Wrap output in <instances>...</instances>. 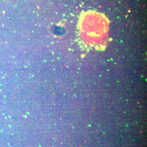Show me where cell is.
<instances>
[{"instance_id": "6da1fadb", "label": "cell", "mask_w": 147, "mask_h": 147, "mask_svg": "<svg viewBox=\"0 0 147 147\" xmlns=\"http://www.w3.org/2000/svg\"><path fill=\"white\" fill-rule=\"evenodd\" d=\"M109 21L102 13L89 11L81 15L79 22L80 33L83 41L96 49L103 48L102 42L106 41Z\"/></svg>"}]
</instances>
